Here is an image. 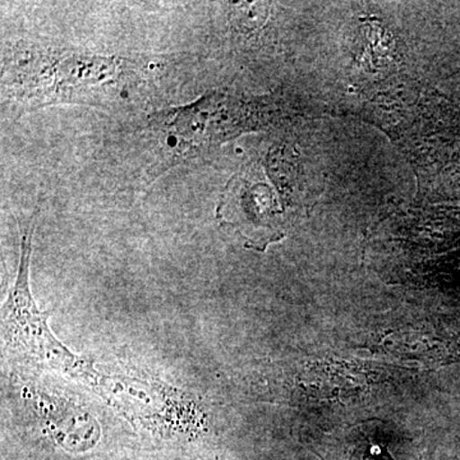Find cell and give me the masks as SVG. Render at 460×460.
<instances>
[{
    "label": "cell",
    "mask_w": 460,
    "mask_h": 460,
    "mask_svg": "<svg viewBox=\"0 0 460 460\" xmlns=\"http://www.w3.org/2000/svg\"><path fill=\"white\" fill-rule=\"evenodd\" d=\"M219 213L224 223L239 229L255 250L263 251L284 237L281 208L274 192L263 181H250L247 171L229 181Z\"/></svg>",
    "instance_id": "obj_2"
},
{
    "label": "cell",
    "mask_w": 460,
    "mask_h": 460,
    "mask_svg": "<svg viewBox=\"0 0 460 460\" xmlns=\"http://www.w3.org/2000/svg\"><path fill=\"white\" fill-rule=\"evenodd\" d=\"M144 66L126 57L36 45L7 66L3 86L23 111L45 105H108L141 84Z\"/></svg>",
    "instance_id": "obj_1"
}]
</instances>
